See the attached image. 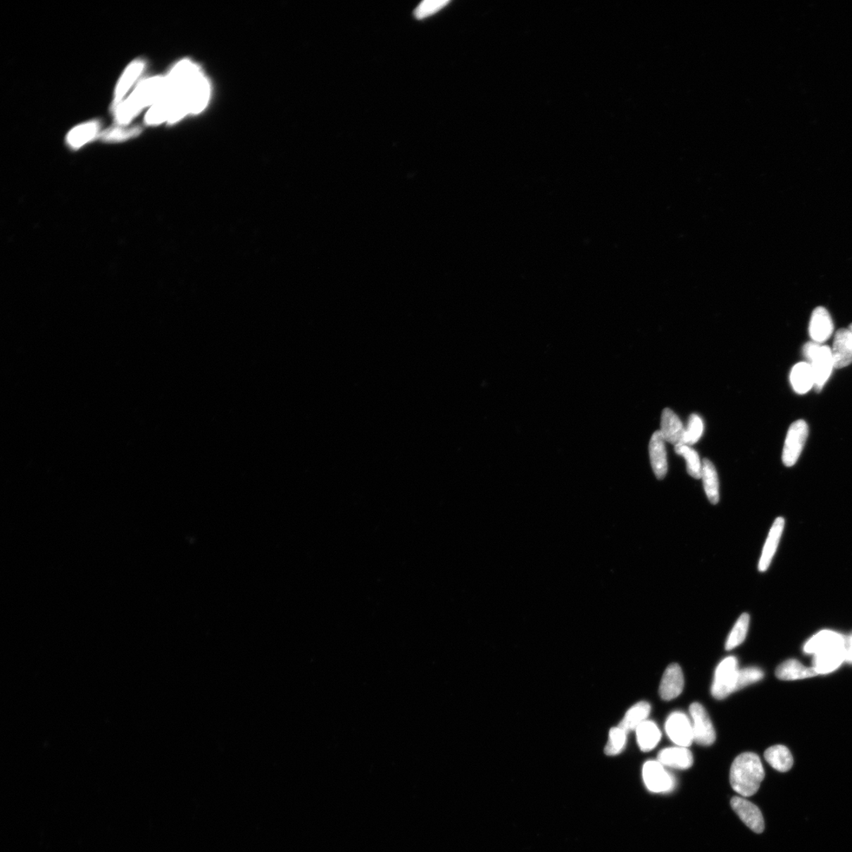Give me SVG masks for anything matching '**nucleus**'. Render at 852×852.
<instances>
[{"label": "nucleus", "mask_w": 852, "mask_h": 852, "mask_svg": "<svg viewBox=\"0 0 852 852\" xmlns=\"http://www.w3.org/2000/svg\"><path fill=\"white\" fill-rule=\"evenodd\" d=\"M804 651L815 654L812 668L817 675L828 674L846 660V640L835 632L822 631L806 644Z\"/></svg>", "instance_id": "obj_1"}, {"label": "nucleus", "mask_w": 852, "mask_h": 852, "mask_svg": "<svg viewBox=\"0 0 852 852\" xmlns=\"http://www.w3.org/2000/svg\"><path fill=\"white\" fill-rule=\"evenodd\" d=\"M167 93L166 77L157 76L141 82L127 99L114 108L117 123L126 126L143 108L154 106Z\"/></svg>", "instance_id": "obj_2"}, {"label": "nucleus", "mask_w": 852, "mask_h": 852, "mask_svg": "<svg viewBox=\"0 0 852 852\" xmlns=\"http://www.w3.org/2000/svg\"><path fill=\"white\" fill-rule=\"evenodd\" d=\"M765 778L761 759L755 753H741L731 767L732 788L743 797L753 796L758 791Z\"/></svg>", "instance_id": "obj_3"}, {"label": "nucleus", "mask_w": 852, "mask_h": 852, "mask_svg": "<svg viewBox=\"0 0 852 852\" xmlns=\"http://www.w3.org/2000/svg\"><path fill=\"white\" fill-rule=\"evenodd\" d=\"M803 352L814 373V389L817 392H820L834 369L831 349L829 346L812 341L803 346Z\"/></svg>", "instance_id": "obj_4"}, {"label": "nucleus", "mask_w": 852, "mask_h": 852, "mask_svg": "<svg viewBox=\"0 0 852 852\" xmlns=\"http://www.w3.org/2000/svg\"><path fill=\"white\" fill-rule=\"evenodd\" d=\"M738 672V661L735 657H729L720 662L714 676L712 696L722 700L735 692Z\"/></svg>", "instance_id": "obj_5"}, {"label": "nucleus", "mask_w": 852, "mask_h": 852, "mask_svg": "<svg viewBox=\"0 0 852 852\" xmlns=\"http://www.w3.org/2000/svg\"><path fill=\"white\" fill-rule=\"evenodd\" d=\"M808 434V425L804 420H798L791 425L785 439L782 455V461L786 467L791 468L797 463Z\"/></svg>", "instance_id": "obj_6"}, {"label": "nucleus", "mask_w": 852, "mask_h": 852, "mask_svg": "<svg viewBox=\"0 0 852 852\" xmlns=\"http://www.w3.org/2000/svg\"><path fill=\"white\" fill-rule=\"evenodd\" d=\"M689 710L693 727L694 741L702 746L712 745L715 742L716 732L709 714L705 708L698 703H692Z\"/></svg>", "instance_id": "obj_7"}, {"label": "nucleus", "mask_w": 852, "mask_h": 852, "mask_svg": "<svg viewBox=\"0 0 852 852\" xmlns=\"http://www.w3.org/2000/svg\"><path fill=\"white\" fill-rule=\"evenodd\" d=\"M642 777L649 791L654 793L668 792L675 787V779L658 761L646 762L642 769Z\"/></svg>", "instance_id": "obj_8"}, {"label": "nucleus", "mask_w": 852, "mask_h": 852, "mask_svg": "<svg viewBox=\"0 0 852 852\" xmlns=\"http://www.w3.org/2000/svg\"><path fill=\"white\" fill-rule=\"evenodd\" d=\"M665 731L672 741L679 746L688 747L694 742L691 720L684 713H672L666 720Z\"/></svg>", "instance_id": "obj_9"}, {"label": "nucleus", "mask_w": 852, "mask_h": 852, "mask_svg": "<svg viewBox=\"0 0 852 852\" xmlns=\"http://www.w3.org/2000/svg\"><path fill=\"white\" fill-rule=\"evenodd\" d=\"M731 806L747 827L756 834H762L765 822L762 812L756 805L743 797L735 796L732 798Z\"/></svg>", "instance_id": "obj_10"}, {"label": "nucleus", "mask_w": 852, "mask_h": 852, "mask_svg": "<svg viewBox=\"0 0 852 852\" xmlns=\"http://www.w3.org/2000/svg\"><path fill=\"white\" fill-rule=\"evenodd\" d=\"M834 325L829 311L822 306L817 307L813 311L809 333L813 342L823 344L827 341L834 333Z\"/></svg>", "instance_id": "obj_11"}, {"label": "nucleus", "mask_w": 852, "mask_h": 852, "mask_svg": "<svg viewBox=\"0 0 852 852\" xmlns=\"http://www.w3.org/2000/svg\"><path fill=\"white\" fill-rule=\"evenodd\" d=\"M684 678L681 668L677 664H672L666 668L662 677L659 694L662 699L670 701L677 698L683 691Z\"/></svg>", "instance_id": "obj_12"}, {"label": "nucleus", "mask_w": 852, "mask_h": 852, "mask_svg": "<svg viewBox=\"0 0 852 852\" xmlns=\"http://www.w3.org/2000/svg\"><path fill=\"white\" fill-rule=\"evenodd\" d=\"M831 351L834 369H843L852 363V333L849 329L836 332Z\"/></svg>", "instance_id": "obj_13"}, {"label": "nucleus", "mask_w": 852, "mask_h": 852, "mask_svg": "<svg viewBox=\"0 0 852 852\" xmlns=\"http://www.w3.org/2000/svg\"><path fill=\"white\" fill-rule=\"evenodd\" d=\"M785 521L784 518L778 517L773 522L768 537L763 549L761 558L758 563L759 572H764L768 570L775 556L779 541L784 532Z\"/></svg>", "instance_id": "obj_14"}, {"label": "nucleus", "mask_w": 852, "mask_h": 852, "mask_svg": "<svg viewBox=\"0 0 852 852\" xmlns=\"http://www.w3.org/2000/svg\"><path fill=\"white\" fill-rule=\"evenodd\" d=\"M659 431L665 442L671 443L674 446L684 444V426L671 409L666 408L662 412Z\"/></svg>", "instance_id": "obj_15"}, {"label": "nucleus", "mask_w": 852, "mask_h": 852, "mask_svg": "<svg viewBox=\"0 0 852 852\" xmlns=\"http://www.w3.org/2000/svg\"><path fill=\"white\" fill-rule=\"evenodd\" d=\"M658 761L672 769L687 770L692 766L694 757L687 747L677 746L661 750L658 753Z\"/></svg>", "instance_id": "obj_16"}, {"label": "nucleus", "mask_w": 852, "mask_h": 852, "mask_svg": "<svg viewBox=\"0 0 852 852\" xmlns=\"http://www.w3.org/2000/svg\"><path fill=\"white\" fill-rule=\"evenodd\" d=\"M649 450L655 476L660 480H663L668 472V461L665 441L660 431L653 434Z\"/></svg>", "instance_id": "obj_17"}, {"label": "nucleus", "mask_w": 852, "mask_h": 852, "mask_svg": "<svg viewBox=\"0 0 852 852\" xmlns=\"http://www.w3.org/2000/svg\"><path fill=\"white\" fill-rule=\"evenodd\" d=\"M145 62L137 60L129 64L123 72L115 91L114 108L123 101L124 96L128 93L131 87L140 77L145 68Z\"/></svg>", "instance_id": "obj_18"}, {"label": "nucleus", "mask_w": 852, "mask_h": 852, "mask_svg": "<svg viewBox=\"0 0 852 852\" xmlns=\"http://www.w3.org/2000/svg\"><path fill=\"white\" fill-rule=\"evenodd\" d=\"M790 382L793 389L798 394L803 395L814 388L815 377L808 363H799L791 371Z\"/></svg>", "instance_id": "obj_19"}, {"label": "nucleus", "mask_w": 852, "mask_h": 852, "mask_svg": "<svg viewBox=\"0 0 852 852\" xmlns=\"http://www.w3.org/2000/svg\"><path fill=\"white\" fill-rule=\"evenodd\" d=\"M209 84L201 73L196 77L189 89V101L191 113H199L207 106L209 98Z\"/></svg>", "instance_id": "obj_20"}, {"label": "nucleus", "mask_w": 852, "mask_h": 852, "mask_svg": "<svg viewBox=\"0 0 852 852\" xmlns=\"http://www.w3.org/2000/svg\"><path fill=\"white\" fill-rule=\"evenodd\" d=\"M776 676L782 680H797L817 676L813 668H808L795 659L783 662L776 670Z\"/></svg>", "instance_id": "obj_21"}, {"label": "nucleus", "mask_w": 852, "mask_h": 852, "mask_svg": "<svg viewBox=\"0 0 852 852\" xmlns=\"http://www.w3.org/2000/svg\"><path fill=\"white\" fill-rule=\"evenodd\" d=\"M100 123L90 121L72 129L67 137L68 145L73 149H80L99 133Z\"/></svg>", "instance_id": "obj_22"}, {"label": "nucleus", "mask_w": 852, "mask_h": 852, "mask_svg": "<svg viewBox=\"0 0 852 852\" xmlns=\"http://www.w3.org/2000/svg\"><path fill=\"white\" fill-rule=\"evenodd\" d=\"M651 710V706L646 702L635 704L627 712L618 727L627 733L637 730L639 725L647 720Z\"/></svg>", "instance_id": "obj_23"}, {"label": "nucleus", "mask_w": 852, "mask_h": 852, "mask_svg": "<svg viewBox=\"0 0 852 852\" xmlns=\"http://www.w3.org/2000/svg\"><path fill=\"white\" fill-rule=\"evenodd\" d=\"M765 758L773 769L782 772L789 771L794 763L791 753L783 745L770 747L765 752Z\"/></svg>", "instance_id": "obj_24"}, {"label": "nucleus", "mask_w": 852, "mask_h": 852, "mask_svg": "<svg viewBox=\"0 0 852 852\" xmlns=\"http://www.w3.org/2000/svg\"><path fill=\"white\" fill-rule=\"evenodd\" d=\"M637 742L641 751H651L658 744L661 733L656 724L646 720L637 730Z\"/></svg>", "instance_id": "obj_25"}, {"label": "nucleus", "mask_w": 852, "mask_h": 852, "mask_svg": "<svg viewBox=\"0 0 852 852\" xmlns=\"http://www.w3.org/2000/svg\"><path fill=\"white\" fill-rule=\"evenodd\" d=\"M702 480L708 499L712 504H717L720 500L718 472L707 458L703 461Z\"/></svg>", "instance_id": "obj_26"}, {"label": "nucleus", "mask_w": 852, "mask_h": 852, "mask_svg": "<svg viewBox=\"0 0 852 852\" xmlns=\"http://www.w3.org/2000/svg\"><path fill=\"white\" fill-rule=\"evenodd\" d=\"M675 451L685 458L688 474L696 480L702 478L703 462H701L696 450L688 445L680 444L675 446Z\"/></svg>", "instance_id": "obj_27"}, {"label": "nucleus", "mask_w": 852, "mask_h": 852, "mask_svg": "<svg viewBox=\"0 0 852 852\" xmlns=\"http://www.w3.org/2000/svg\"><path fill=\"white\" fill-rule=\"evenodd\" d=\"M750 624V615L744 613L734 625L725 644L727 651H732L744 641Z\"/></svg>", "instance_id": "obj_28"}, {"label": "nucleus", "mask_w": 852, "mask_h": 852, "mask_svg": "<svg viewBox=\"0 0 852 852\" xmlns=\"http://www.w3.org/2000/svg\"><path fill=\"white\" fill-rule=\"evenodd\" d=\"M170 110H172V101L165 96L149 110L146 116V123L148 125H157V124L165 121L168 122Z\"/></svg>", "instance_id": "obj_29"}, {"label": "nucleus", "mask_w": 852, "mask_h": 852, "mask_svg": "<svg viewBox=\"0 0 852 852\" xmlns=\"http://www.w3.org/2000/svg\"><path fill=\"white\" fill-rule=\"evenodd\" d=\"M627 732L619 727H613L609 732L608 741L605 748V753L608 756L619 755L625 749L627 742Z\"/></svg>", "instance_id": "obj_30"}, {"label": "nucleus", "mask_w": 852, "mask_h": 852, "mask_svg": "<svg viewBox=\"0 0 852 852\" xmlns=\"http://www.w3.org/2000/svg\"><path fill=\"white\" fill-rule=\"evenodd\" d=\"M703 430L704 425L702 418L696 414L691 415L688 420L687 428H685L684 444L691 446L696 444L702 437Z\"/></svg>", "instance_id": "obj_31"}, {"label": "nucleus", "mask_w": 852, "mask_h": 852, "mask_svg": "<svg viewBox=\"0 0 852 852\" xmlns=\"http://www.w3.org/2000/svg\"><path fill=\"white\" fill-rule=\"evenodd\" d=\"M763 677V671L761 668L757 667H748L739 670L736 691L743 689L746 686L757 683V682L762 680Z\"/></svg>", "instance_id": "obj_32"}, {"label": "nucleus", "mask_w": 852, "mask_h": 852, "mask_svg": "<svg viewBox=\"0 0 852 852\" xmlns=\"http://www.w3.org/2000/svg\"><path fill=\"white\" fill-rule=\"evenodd\" d=\"M139 133V127L129 128L119 125L107 130L102 134V139L108 142H120L130 139Z\"/></svg>", "instance_id": "obj_33"}, {"label": "nucleus", "mask_w": 852, "mask_h": 852, "mask_svg": "<svg viewBox=\"0 0 852 852\" xmlns=\"http://www.w3.org/2000/svg\"><path fill=\"white\" fill-rule=\"evenodd\" d=\"M449 4L447 0H425L417 6L414 15L418 19H423L436 14Z\"/></svg>", "instance_id": "obj_34"}, {"label": "nucleus", "mask_w": 852, "mask_h": 852, "mask_svg": "<svg viewBox=\"0 0 852 852\" xmlns=\"http://www.w3.org/2000/svg\"><path fill=\"white\" fill-rule=\"evenodd\" d=\"M846 660L852 661V637L846 641Z\"/></svg>", "instance_id": "obj_35"}, {"label": "nucleus", "mask_w": 852, "mask_h": 852, "mask_svg": "<svg viewBox=\"0 0 852 852\" xmlns=\"http://www.w3.org/2000/svg\"><path fill=\"white\" fill-rule=\"evenodd\" d=\"M848 329H849V330H850V331L851 332V333H852V324H851V325H850V326H849Z\"/></svg>", "instance_id": "obj_36"}]
</instances>
